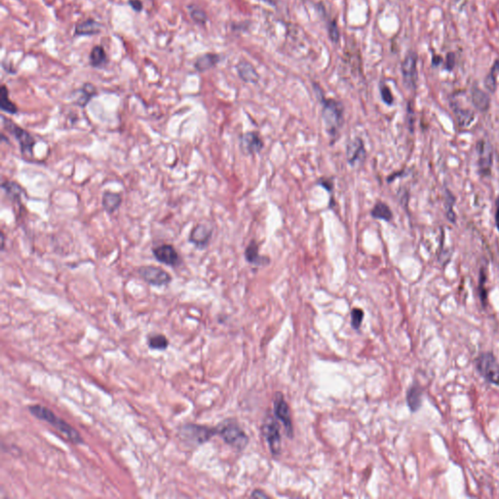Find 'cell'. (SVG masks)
<instances>
[{
  "label": "cell",
  "instance_id": "obj_43",
  "mask_svg": "<svg viewBox=\"0 0 499 499\" xmlns=\"http://www.w3.org/2000/svg\"><path fill=\"white\" fill-rule=\"evenodd\" d=\"M5 248V235L3 232H1V250L3 251Z\"/></svg>",
  "mask_w": 499,
  "mask_h": 499
},
{
  "label": "cell",
  "instance_id": "obj_18",
  "mask_svg": "<svg viewBox=\"0 0 499 499\" xmlns=\"http://www.w3.org/2000/svg\"><path fill=\"white\" fill-rule=\"evenodd\" d=\"M102 29V24L94 19H87L75 25V36H92L99 35Z\"/></svg>",
  "mask_w": 499,
  "mask_h": 499
},
{
  "label": "cell",
  "instance_id": "obj_35",
  "mask_svg": "<svg viewBox=\"0 0 499 499\" xmlns=\"http://www.w3.org/2000/svg\"><path fill=\"white\" fill-rule=\"evenodd\" d=\"M328 32H329V36H330L331 41L334 44H337L339 42V39H340V34H339L337 24L334 20L331 21L330 24H328Z\"/></svg>",
  "mask_w": 499,
  "mask_h": 499
},
{
  "label": "cell",
  "instance_id": "obj_9",
  "mask_svg": "<svg viewBox=\"0 0 499 499\" xmlns=\"http://www.w3.org/2000/svg\"><path fill=\"white\" fill-rule=\"evenodd\" d=\"M138 273L144 282L155 287H163L172 282V276L166 270L153 265L141 266L138 269Z\"/></svg>",
  "mask_w": 499,
  "mask_h": 499
},
{
  "label": "cell",
  "instance_id": "obj_34",
  "mask_svg": "<svg viewBox=\"0 0 499 499\" xmlns=\"http://www.w3.org/2000/svg\"><path fill=\"white\" fill-rule=\"evenodd\" d=\"M380 92H381V99H382L383 103L389 107L392 106L393 103H394V97H393L391 90L389 89V87L386 84L381 83Z\"/></svg>",
  "mask_w": 499,
  "mask_h": 499
},
{
  "label": "cell",
  "instance_id": "obj_30",
  "mask_svg": "<svg viewBox=\"0 0 499 499\" xmlns=\"http://www.w3.org/2000/svg\"><path fill=\"white\" fill-rule=\"evenodd\" d=\"M147 345L152 350L164 351L169 346V340L164 334L156 333V334H151L148 336Z\"/></svg>",
  "mask_w": 499,
  "mask_h": 499
},
{
  "label": "cell",
  "instance_id": "obj_25",
  "mask_svg": "<svg viewBox=\"0 0 499 499\" xmlns=\"http://www.w3.org/2000/svg\"><path fill=\"white\" fill-rule=\"evenodd\" d=\"M0 108L2 111L11 115L18 114L19 112L18 107L10 100L9 91L5 85H2L0 89Z\"/></svg>",
  "mask_w": 499,
  "mask_h": 499
},
{
  "label": "cell",
  "instance_id": "obj_37",
  "mask_svg": "<svg viewBox=\"0 0 499 499\" xmlns=\"http://www.w3.org/2000/svg\"><path fill=\"white\" fill-rule=\"evenodd\" d=\"M317 185L325 189L330 194L333 193V181L332 178H321L317 181Z\"/></svg>",
  "mask_w": 499,
  "mask_h": 499
},
{
  "label": "cell",
  "instance_id": "obj_22",
  "mask_svg": "<svg viewBox=\"0 0 499 499\" xmlns=\"http://www.w3.org/2000/svg\"><path fill=\"white\" fill-rule=\"evenodd\" d=\"M75 104L80 107H85L89 102L97 95V89L93 84L85 83L76 91Z\"/></svg>",
  "mask_w": 499,
  "mask_h": 499
},
{
  "label": "cell",
  "instance_id": "obj_26",
  "mask_svg": "<svg viewBox=\"0 0 499 499\" xmlns=\"http://www.w3.org/2000/svg\"><path fill=\"white\" fill-rule=\"evenodd\" d=\"M89 60L91 67L95 69L103 68L107 63V55L105 48L102 45H96L95 47L91 50Z\"/></svg>",
  "mask_w": 499,
  "mask_h": 499
},
{
  "label": "cell",
  "instance_id": "obj_19",
  "mask_svg": "<svg viewBox=\"0 0 499 499\" xmlns=\"http://www.w3.org/2000/svg\"><path fill=\"white\" fill-rule=\"evenodd\" d=\"M122 204V197L119 193L106 191L103 193L102 205L107 214L115 213Z\"/></svg>",
  "mask_w": 499,
  "mask_h": 499
},
{
  "label": "cell",
  "instance_id": "obj_32",
  "mask_svg": "<svg viewBox=\"0 0 499 499\" xmlns=\"http://www.w3.org/2000/svg\"><path fill=\"white\" fill-rule=\"evenodd\" d=\"M454 197L452 195V193L450 191H447V195H446V203H445V207H446V213H447V217L448 220L452 223V224H455V221H456V216H455V214L453 212V204H454Z\"/></svg>",
  "mask_w": 499,
  "mask_h": 499
},
{
  "label": "cell",
  "instance_id": "obj_29",
  "mask_svg": "<svg viewBox=\"0 0 499 499\" xmlns=\"http://www.w3.org/2000/svg\"><path fill=\"white\" fill-rule=\"evenodd\" d=\"M499 73V59H496L492 65L490 71L485 78V87L490 93H494L496 91L497 81L496 77Z\"/></svg>",
  "mask_w": 499,
  "mask_h": 499
},
{
  "label": "cell",
  "instance_id": "obj_15",
  "mask_svg": "<svg viewBox=\"0 0 499 499\" xmlns=\"http://www.w3.org/2000/svg\"><path fill=\"white\" fill-rule=\"evenodd\" d=\"M477 150L479 152V172L482 176L487 177L490 174L492 166V148L489 143L481 141L477 144Z\"/></svg>",
  "mask_w": 499,
  "mask_h": 499
},
{
  "label": "cell",
  "instance_id": "obj_21",
  "mask_svg": "<svg viewBox=\"0 0 499 499\" xmlns=\"http://www.w3.org/2000/svg\"><path fill=\"white\" fill-rule=\"evenodd\" d=\"M221 60V57L217 54L207 53L197 58L194 63V68L197 72H204L214 68Z\"/></svg>",
  "mask_w": 499,
  "mask_h": 499
},
{
  "label": "cell",
  "instance_id": "obj_6",
  "mask_svg": "<svg viewBox=\"0 0 499 499\" xmlns=\"http://www.w3.org/2000/svg\"><path fill=\"white\" fill-rule=\"evenodd\" d=\"M262 433L267 442L270 452L273 456H278L281 453V433L278 421L271 415H267L263 419Z\"/></svg>",
  "mask_w": 499,
  "mask_h": 499
},
{
  "label": "cell",
  "instance_id": "obj_3",
  "mask_svg": "<svg viewBox=\"0 0 499 499\" xmlns=\"http://www.w3.org/2000/svg\"><path fill=\"white\" fill-rule=\"evenodd\" d=\"M215 430L216 435H220L227 445L239 452L243 451L249 443L248 435L235 419L224 420L215 427Z\"/></svg>",
  "mask_w": 499,
  "mask_h": 499
},
{
  "label": "cell",
  "instance_id": "obj_28",
  "mask_svg": "<svg viewBox=\"0 0 499 499\" xmlns=\"http://www.w3.org/2000/svg\"><path fill=\"white\" fill-rule=\"evenodd\" d=\"M453 111H454V114H455V117L457 119V122H458V125L462 128H467L469 127L474 119H475V114L473 111L469 110V109H464V108H461V107H453Z\"/></svg>",
  "mask_w": 499,
  "mask_h": 499
},
{
  "label": "cell",
  "instance_id": "obj_13",
  "mask_svg": "<svg viewBox=\"0 0 499 499\" xmlns=\"http://www.w3.org/2000/svg\"><path fill=\"white\" fill-rule=\"evenodd\" d=\"M239 143L241 151L246 155L258 154L264 146L260 134L257 132L244 133L240 136Z\"/></svg>",
  "mask_w": 499,
  "mask_h": 499
},
{
  "label": "cell",
  "instance_id": "obj_24",
  "mask_svg": "<svg viewBox=\"0 0 499 499\" xmlns=\"http://www.w3.org/2000/svg\"><path fill=\"white\" fill-rule=\"evenodd\" d=\"M421 395H422L421 389L417 384H414L413 386H411L407 392V404L413 413L417 412L421 407V403H422Z\"/></svg>",
  "mask_w": 499,
  "mask_h": 499
},
{
  "label": "cell",
  "instance_id": "obj_17",
  "mask_svg": "<svg viewBox=\"0 0 499 499\" xmlns=\"http://www.w3.org/2000/svg\"><path fill=\"white\" fill-rule=\"evenodd\" d=\"M237 73L241 80L246 83L256 84L260 80L259 73L254 66L247 60H242L238 64Z\"/></svg>",
  "mask_w": 499,
  "mask_h": 499
},
{
  "label": "cell",
  "instance_id": "obj_1",
  "mask_svg": "<svg viewBox=\"0 0 499 499\" xmlns=\"http://www.w3.org/2000/svg\"><path fill=\"white\" fill-rule=\"evenodd\" d=\"M321 101L322 117L325 129L331 138V144L337 141L345 124V107L341 102L334 99H327L318 93Z\"/></svg>",
  "mask_w": 499,
  "mask_h": 499
},
{
  "label": "cell",
  "instance_id": "obj_40",
  "mask_svg": "<svg viewBox=\"0 0 499 499\" xmlns=\"http://www.w3.org/2000/svg\"><path fill=\"white\" fill-rule=\"evenodd\" d=\"M251 497H254V498H268V494H266L264 491L262 490H260V489H256L252 492L251 494Z\"/></svg>",
  "mask_w": 499,
  "mask_h": 499
},
{
  "label": "cell",
  "instance_id": "obj_16",
  "mask_svg": "<svg viewBox=\"0 0 499 499\" xmlns=\"http://www.w3.org/2000/svg\"><path fill=\"white\" fill-rule=\"evenodd\" d=\"M245 259L250 264L255 266H265L270 263V259L260 256L259 245L255 240H252L245 250Z\"/></svg>",
  "mask_w": 499,
  "mask_h": 499
},
{
  "label": "cell",
  "instance_id": "obj_33",
  "mask_svg": "<svg viewBox=\"0 0 499 499\" xmlns=\"http://www.w3.org/2000/svg\"><path fill=\"white\" fill-rule=\"evenodd\" d=\"M364 316H365V313L362 309H352V311H351V326L354 330H359L361 328Z\"/></svg>",
  "mask_w": 499,
  "mask_h": 499
},
{
  "label": "cell",
  "instance_id": "obj_8",
  "mask_svg": "<svg viewBox=\"0 0 499 499\" xmlns=\"http://www.w3.org/2000/svg\"><path fill=\"white\" fill-rule=\"evenodd\" d=\"M274 416L282 422L285 427L288 438H294V426L292 422L291 411L289 404L286 402L285 397L282 392H277L274 397Z\"/></svg>",
  "mask_w": 499,
  "mask_h": 499
},
{
  "label": "cell",
  "instance_id": "obj_5",
  "mask_svg": "<svg viewBox=\"0 0 499 499\" xmlns=\"http://www.w3.org/2000/svg\"><path fill=\"white\" fill-rule=\"evenodd\" d=\"M178 432L181 439L194 445H203L204 443L213 438L214 435H216L215 427H208L194 423H188L182 425L179 428Z\"/></svg>",
  "mask_w": 499,
  "mask_h": 499
},
{
  "label": "cell",
  "instance_id": "obj_11",
  "mask_svg": "<svg viewBox=\"0 0 499 499\" xmlns=\"http://www.w3.org/2000/svg\"><path fill=\"white\" fill-rule=\"evenodd\" d=\"M367 151L364 141L356 137L349 141L346 146V160L351 167H358L366 160Z\"/></svg>",
  "mask_w": 499,
  "mask_h": 499
},
{
  "label": "cell",
  "instance_id": "obj_42",
  "mask_svg": "<svg viewBox=\"0 0 499 499\" xmlns=\"http://www.w3.org/2000/svg\"><path fill=\"white\" fill-rule=\"evenodd\" d=\"M442 61H443V59H442V57H440L439 55L434 56V57H433V59H432V64H433V66H439Z\"/></svg>",
  "mask_w": 499,
  "mask_h": 499
},
{
  "label": "cell",
  "instance_id": "obj_2",
  "mask_svg": "<svg viewBox=\"0 0 499 499\" xmlns=\"http://www.w3.org/2000/svg\"><path fill=\"white\" fill-rule=\"evenodd\" d=\"M28 411L33 416H36L37 419H40V420L47 422L51 426L55 428L57 431L64 434L73 444H75V445L84 444L82 436L80 435V433L75 428L72 427L71 424H69L63 418L56 416L51 410H49L46 407H43L41 404H34V406L28 407Z\"/></svg>",
  "mask_w": 499,
  "mask_h": 499
},
{
  "label": "cell",
  "instance_id": "obj_41",
  "mask_svg": "<svg viewBox=\"0 0 499 499\" xmlns=\"http://www.w3.org/2000/svg\"><path fill=\"white\" fill-rule=\"evenodd\" d=\"M495 223L496 227L499 231V197L496 199V214H495Z\"/></svg>",
  "mask_w": 499,
  "mask_h": 499
},
{
  "label": "cell",
  "instance_id": "obj_36",
  "mask_svg": "<svg viewBox=\"0 0 499 499\" xmlns=\"http://www.w3.org/2000/svg\"><path fill=\"white\" fill-rule=\"evenodd\" d=\"M486 279H487V276H486V272L484 270V268L481 270V273H480V285H479V291H480V297L482 299V302H483V305H486L487 303V294L486 289H485V283H486Z\"/></svg>",
  "mask_w": 499,
  "mask_h": 499
},
{
  "label": "cell",
  "instance_id": "obj_10",
  "mask_svg": "<svg viewBox=\"0 0 499 499\" xmlns=\"http://www.w3.org/2000/svg\"><path fill=\"white\" fill-rule=\"evenodd\" d=\"M417 54L415 51H410L402 63L401 71L403 75L404 87L409 90L415 91L418 79L417 73Z\"/></svg>",
  "mask_w": 499,
  "mask_h": 499
},
{
  "label": "cell",
  "instance_id": "obj_7",
  "mask_svg": "<svg viewBox=\"0 0 499 499\" xmlns=\"http://www.w3.org/2000/svg\"><path fill=\"white\" fill-rule=\"evenodd\" d=\"M476 368L489 383L499 385V364L492 353H483L476 359Z\"/></svg>",
  "mask_w": 499,
  "mask_h": 499
},
{
  "label": "cell",
  "instance_id": "obj_27",
  "mask_svg": "<svg viewBox=\"0 0 499 499\" xmlns=\"http://www.w3.org/2000/svg\"><path fill=\"white\" fill-rule=\"evenodd\" d=\"M370 215L376 220H381L384 222H391L393 219L392 211L389 206L381 201L376 203L370 211Z\"/></svg>",
  "mask_w": 499,
  "mask_h": 499
},
{
  "label": "cell",
  "instance_id": "obj_4",
  "mask_svg": "<svg viewBox=\"0 0 499 499\" xmlns=\"http://www.w3.org/2000/svg\"><path fill=\"white\" fill-rule=\"evenodd\" d=\"M1 119L4 129L10 133L19 143L22 154L29 157L34 156V148L36 146V141L32 134L14 123L11 119L6 118L4 115L1 116Z\"/></svg>",
  "mask_w": 499,
  "mask_h": 499
},
{
  "label": "cell",
  "instance_id": "obj_12",
  "mask_svg": "<svg viewBox=\"0 0 499 499\" xmlns=\"http://www.w3.org/2000/svg\"><path fill=\"white\" fill-rule=\"evenodd\" d=\"M152 254L157 262L168 266L177 267L180 264V257L173 245L162 244L152 249Z\"/></svg>",
  "mask_w": 499,
  "mask_h": 499
},
{
  "label": "cell",
  "instance_id": "obj_14",
  "mask_svg": "<svg viewBox=\"0 0 499 499\" xmlns=\"http://www.w3.org/2000/svg\"><path fill=\"white\" fill-rule=\"evenodd\" d=\"M213 236V229L207 225L198 224L191 230L189 241L197 249L203 250L208 247Z\"/></svg>",
  "mask_w": 499,
  "mask_h": 499
},
{
  "label": "cell",
  "instance_id": "obj_38",
  "mask_svg": "<svg viewBox=\"0 0 499 499\" xmlns=\"http://www.w3.org/2000/svg\"><path fill=\"white\" fill-rule=\"evenodd\" d=\"M445 69L448 71V72H452L455 66V54L454 53H448L447 57H446V59H445Z\"/></svg>",
  "mask_w": 499,
  "mask_h": 499
},
{
  "label": "cell",
  "instance_id": "obj_20",
  "mask_svg": "<svg viewBox=\"0 0 499 499\" xmlns=\"http://www.w3.org/2000/svg\"><path fill=\"white\" fill-rule=\"evenodd\" d=\"M471 101L473 106L481 112H486L490 107L489 96L477 86H474L471 90Z\"/></svg>",
  "mask_w": 499,
  "mask_h": 499
},
{
  "label": "cell",
  "instance_id": "obj_23",
  "mask_svg": "<svg viewBox=\"0 0 499 499\" xmlns=\"http://www.w3.org/2000/svg\"><path fill=\"white\" fill-rule=\"evenodd\" d=\"M1 189L6 193L8 199L15 203L21 202V198L24 194V190L19 183L7 180L1 184Z\"/></svg>",
  "mask_w": 499,
  "mask_h": 499
},
{
  "label": "cell",
  "instance_id": "obj_39",
  "mask_svg": "<svg viewBox=\"0 0 499 499\" xmlns=\"http://www.w3.org/2000/svg\"><path fill=\"white\" fill-rule=\"evenodd\" d=\"M128 4L130 5L132 9L136 12H142L143 11V4L141 0H129Z\"/></svg>",
  "mask_w": 499,
  "mask_h": 499
},
{
  "label": "cell",
  "instance_id": "obj_31",
  "mask_svg": "<svg viewBox=\"0 0 499 499\" xmlns=\"http://www.w3.org/2000/svg\"><path fill=\"white\" fill-rule=\"evenodd\" d=\"M189 10H190L191 18L195 24L204 25L207 23V21H208L207 14L200 7L195 6V5H190Z\"/></svg>",
  "mask_w": 499,
  "mask_h": 499
}]
</instances>
